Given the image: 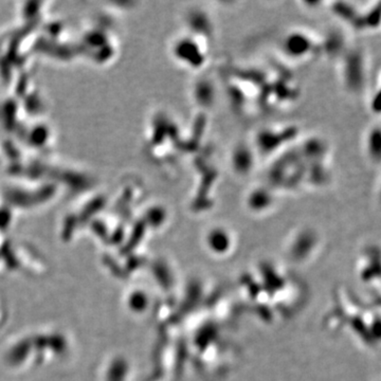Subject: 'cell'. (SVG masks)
<instances>
[{
	"instance_id": "cell-1",
	"label": "cell",
	"mask_w": 381,
	"mask_h": 381,
	"mask_svg": "<svg viewBox=\"0 0 381 381\" xmlns=\"http://www.w3.org/2000/svg\"><path fill=\"white\" fill-rule=\"evenodd\" d=\"M342 68V80L346 90L355 96L370 91L373 84L369 54L363 47L351 48L345 54Z\"/></svg>"
},
{
	"instance_id": "cell-3",
	"label": "cell",
	"mask_w": 381,
	"mask_h": 381,
	"mask_svg": "<svg viewBox=\"0 0 381 381\" xmlns=\"http://www.w3.org/2000/svg\"><path fill=\"white\" fill-rule=\"evenodd\" d=\"M369 93V109L376 117H381V71L372 84Z\"/></svg>"
},
{
	"instance_id": "cell-2",
	"label": "cell",
	"mask_w": 381,
	"mask_h": 381,
	"mask_svg": "<svg viewBox=\"0 0 381 381\" xmlns=\"http://www.w3.org/2000/svg\"><path fill=\"white\" fill-rule=\"evenodd\" d=\"M362 148L365 160L374 168L381 169V123H374L365 129Z\"/></svg>"
}]
</instances>
